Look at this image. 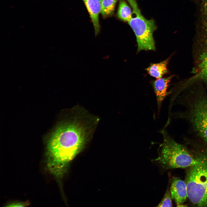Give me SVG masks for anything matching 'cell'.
I'll list each match as a JSON object with an SVG mask.
<instances>
[{
	"label": "cell",
	"mask_w": 207,
	"mask_h": 207,
	"mask_svg": "<svg viewBox=\"0 0 207 207\" xmlns=\"http://www.w3.org/2000/svg\"><path fill=\"white\" fill-rule=\"evenodd\" d=\"M87 128L76 120L62 124L47 143L46 165L57 179L66 172L71 162L84 147L88 137Z\"/></svg>",
	"instance_id": "obj_1"
},
{
	"label": "cell",
	"mask_w": 207,
	"mask_h": 207,
	"mask_svg": "<svg viewBox=\"0 0 207 207\" xmlns=\"http://www.w3.org/2000/svg\"><path fill=\"white\" fill-rule=\"evenodd\" d=\"M180 101L185 108L179 117L188 121L197 135L207 143V94L202 90L192 91Z\"/></svg>",
	"instance_id": "obj_2"
},
{
	"label": "cell",
	"mask_w": 207,
	"mask_h": 207,
	"mask_svg": "<svg viewBox=\"0 0 207 207\" xmlns=\"http://www.w3.org/2000/svg\"><path fill=\"white\" fill-rule=\"evenodd\" d=\"M163 141L158 149L156 162L164 170L190 167L197 163L200 158H195L183 145L176 142L163 129Z\"/></svg>",
	"instance_id": "obj_3"
},
{
	"label": "cell",
	"mask_w": 207,
	"mask_h": 207,
	"mask_svg": "<svg viewBox=\"0 0 207 207\" xmlns=\"http://www.w3.org/2000/svg\"><path fill=\"white\" fill-rule=\"evenodd\" d=\"M185 183L188 198L199 207H207V156L189 167Z\"/></svg>",
	"instance_id": "obj_4"
},
{
	"label": "cell",
	"mask_w": 207,
	"mask_h": 207,
	"mask_svg": "<svg viewBox=\"0 0 207 207\" xmlns=\"http://www.w3.org/2000/svg\"><path fill=\"white\" fill-rule=\"evenodd\" d=\"M132 10V17L128 22L136 37L137 53L144 50L155 51L153 33L157 27L153 19L147 20L142 15L135 0H127Z\"/></svg>",
	"instance_id": "obj_5"
},
{
	"label": "cell",
	"mask_w": 207,
	"mask_h": 207,
	"mask_svg": "<svg viewBox=\"0 0 207 207\" xmlns=\"http://www.w3.org/2000/svg\"><path fill=\"white\" fill-rule=\"evenodd\" d=\"M195 75L189 81L201 80L207 84V38L200 44Z\"/></svg>",
	"instance_id": "obj_6"
},
{
	"label": "cell",
	"mask_w": 207,
	"mask_h": 207,
	"mask_svg": "<svg viewBox=\"0 0 207 207\" xmlns=\"http://www.w3.org/2000/svg\"><path fill=\"white\" fill-rule=\"evenodd\" d=\"M171 198L177 206L183 204L188 198L187 187L185 182L177 178L173 179L170 187Z\"/></svg>",
	"instance_id": "obj_7"
},
{
	"label": "cell",
	"mask_w": 207,
	"mask_h": 207,
	"mask_svg": "<svg viewBox=\"0 0 207 207\" xmlns=\"http://www.w3.org/2000/svg\"><path fill=\"white\" fill-rule=\"evenodd\" d=\"M172 77V76H171L166 78L157 79L152 82V85L156 97L158 114L163 101L170 93L167 90Z\"/></svg>",
	"instance_id": "obj_8"
},
{
	"label": "cell",
	"mask_w": 207,
	"mask_h": 207,
	"mask_svg": "<svg viewBox=\"0 0 207 207\" xmlns=\"http://www.w3.org/2000/svg\"><path fill=\"white\" fill-rule=\"evenodd\" d=\"M90 15L94 27L95 36L100 31L99 16L101 13L102 0H83Z\"/></svg>",
	"instance_id": "obj_9"
},
{
	"label": "cell",
	"mask_w": 207,
	"mask_h": 207,
	"mask_svg": "<svg viewBox=\"0 0 207 207\" xmlns=\"http://www.w3.org/2000/svg\"><path fill=\"white\" fill-rule=\"evenodd\" d=\"M170 57L158 63H152L145 69L151 76L158 79L168 72L167 66Z\"/></svg>",
	"instance_id": "obj_10"
},
{
	"label": "cell",
	"mask_w": 207,
	"mask_h": 207,
	"mask_svg": "<svg viewBox=\"0 0 207 207\" xmlns=\"http://www.w3.org/2000/svg\"><path fill=\"white\" fill-rule=\"evenodd\" d=\"M132 10L124 0H120L117 11L118 17L121 20L128 22L132 17Z\"/></svg>",
	"instance_id": "obj_11"
},
{
	"label": "cell",
	"mask_w": 207,
	"mask_h": 207,
	"mask_svg": "<svg viewBox=\"0 0 207 207\" xmlns=\"http://www.w3.org/2000/svg\"><path fill=\"white\" fill-rule=\"evenodd\" d=\"M118 0H102L101 14L104 18L113 15L115 7Z\"/></svg>",
	"instance_id": "obj_12"
},
{
	"label": "cell",
	"mask_w": 207,
	"mask_h": 207,
	"mask_svg": "<svg viewBox=\"0 0 207 207\" xmlns=\"http://www.w3.org/2000/svg\"><path fill=\"white\" fill-rule=\"evenodd\" d=\"M171 197L168 187L166 191L163 198L157 207H172Z\"/></svg>",
	"instance_id": "obj_13"
},
{
	"label": "cell",
	"mask_w": 207,
	"mask_h": 207,
	"mask_svg": "<svg viewBox=\"0 0 207 207\" xmlns=\"http://www.w3.org/2000/svg\"><path fill=\"white\" fill-rule=\"evenodd\" d=\"M28 204L27 203L23 202H15L8 204V206L22 207L25 206Z\"/></svg>",
	"instance_id": "obj_14"
}]
</instances>
